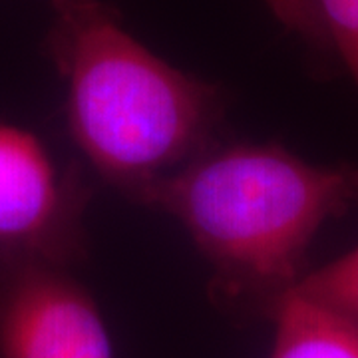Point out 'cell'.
I'll return each instance as SVG.
<instances>
[{
    "mask_svg": "<svg viewBox=\"0 0 358 358\" xmlns=\"http://www.w3.org/2000/svg\"><path fill=\"white\" fill-rule=\"evenodd\" d=\"M268 358H358V320L310 301L296 289L273 307Z\"/></svg>",
    "mask_w": 358,
    "mask_h": 358,
    "instance_id": "5b68a950",
    "label": "cell"
},
{
    "mask_svg": "<svg viewBox=\"0 0 358 358\" xmlns=\"http://www.w3.org/2000/svg\"><path fill=\"white\" fill-rule=\"evenodd\" d=\"M265 2L273 16L289 32L305 40L310 48L319 52L331 50L315 0H265Z\"/></svg>",
    "mask_w": 358,
    "mask_h": 358,
    "instance_id": "ba28073f",
    "label": "cell"
},
{
    "mask_svg": "<svg viewBox=\"0 0 358 358\" xmlns=\"http://www.w3.org/2000/svg\"><path fill=\"white\" fill-rule=\"evenodd\" d=\"M294 289L310 301L358 320V247L307 273Z\"/></svg>",
    "mask_w": 358,
    "mask_h": 358,
    "instance_id": "8992f818",
    "label": "cell"
},
{
    "mask_svg": "<svg viewBox=\"0 0 358 358\" xmlns=\"http://www.w3.org/2000/svg\"><path fill=\"white\" fill-rule=\"evenodd\" d=\"M185 227L227 299L281 301L329 219L358 203V169L319 166L281 145L207 148L140 197Z\"/></svg>",
    "mask_w": 358,
    "mask_h": 358,
    "instance_id": "6da1fadb",
    "label": "cell"
},
{
    "mask_svg": "<svg viewBox=\"0 0 358 358\" xmlns=\"http://www.w3.org/2000/svg\"><path fill=\"white\" fill-rule=\"evenodd\" d=\"M0 358H114L90 293L58 263L16 259L0 293Z\"/></svg>",
    "mask_w": 358,
    "mask_h": 358,
    "instance_id": "3957f363",
    "label": "cell"
},
{
    "mask_svg": "<svg viewBox=\"0 0 358 358\" xmlns=\"http://www.w3.org/2000/svg\"><path fill=\"white\" fill-rule=\"evenodd\" d=\"M82 207L32 134L0 126V255L60 263L78 247Z\"/></svg>",
    "mask_w": 358,
    "mask_h": 358,
    "instance_id": "277c9868",
    "label": "cell"
},
{
    "mask_svg": "<svg viewBox=\"0 0 358 358\" xmlns=\"http://www.w3.org/2000/svg\"><path fill=\"white\" fill-rule=\"evenodd\" d=\"M331 48L338 52L358 88V0H315Z\"/></svg>",
    "mask_w": 358,
    "mask_h": 358,
    "instance_id": "52a82bcc",
    "label": "cell"
},
{
    "mask_svg": "<svg viewBox=\"0 0 358 358\" xmlns=\"http://www.w3.org/2000/svg\"><path fill=\"white\" fill-rule=\"evenodd\" d=\"M50 50L70 134L92 167L140 199L207 148L217 90L167 64L98 0H56Z\"/></svg>",
    "mask_w": 358,
    "mask_h": 358,
    "instance_id": "7a4b0ae2",
    "label": "cell"
}]
</instances>
